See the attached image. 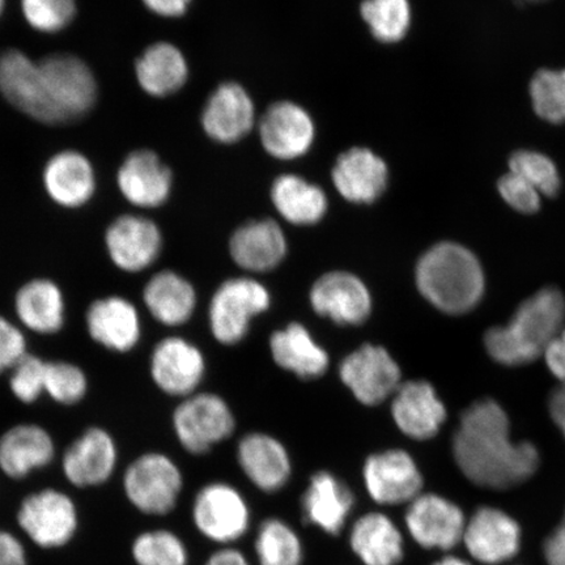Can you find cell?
<instances>
[{
    "instance_id": "1",
    "label": "cell",
    "mask_w": 565,
    "mask_h": 565,
    "mask_svg": "<svg viewBox=\"0 0 565 565\" xmlns=\"http://www.w3.org/2000/svg\"><path fill=\"white\" fill-rule=\"evenodd\" d=\"M510 418L497 401L487 398L466 408L454 436V457L470 482L508 490L526 482L540 466L532 443H513Z\"/></svg>"
},
{
    "instance_id": "2",
    "label": "cell",
    "mask_w": 565,
    "mask_h": 565,
    "mask_svg": "<svg viewBox=\"0 0 565 565\" xmlns=\"http://www.w3.org/2000/svg\"><path fill=\"white\" fill-rule=\"evenodd\" d=\"M565 321V299L559 289L546 287L521 303L505 327L484 334L487 352L507 366L533 363L561 333Z\"/></svg>"
},
{
    "instance_id": "3",
    "label": "cell",
    "mask_w": 565,
    "mask_h": 565,
    "mask_svg": "<svg viewBox=\"0 0 565 565\" xmlns=\"http://www.w3.org/2000/svg\"><path fill=\"white\" fill-rule=\"evenodd\" d=\"M415 282L424 299L451 316L475 309L486 288L476 254L456 243L436 244L424 253L415 268Z\"/></svg>"
},
{
    "instance_id": "4",
    "label": "cell",
    "mask_w": 565,
    "mask_h": 565,
    "mask_svg": "<svg viewBox=\"0 0 565 565\" xmlns=\"http://www.w3.org/2000/svg\"><path fill=\"white\" fill-rule=\"evenodd\" d=\"M188 518L194 533L212 547L239 546L256 525L249 499L227 480H211L201 486L190 503Z\"/></svg>"
},
{
    "instance_id": "5",
    "label": "cell",
    "mask_w": 565,
    "mask_h": 565,
    "mask_svg": "<svg viewBox=\"0 0 565 565\" xmlns=\"http://www.w3.org/2000/svg\"><path fill=\"white\" fill-rule=\"evenodd\" d=\"M122 491L127 503L143 518L168 519L180 507L185 477L173 458L147 451L127 466Z\"/></svg>"
},
{
    "instance_id": "6",
    "label": "cell",
    "mask_w": 565,
    "mask_h": 565,
    "mask_svg": "<svg viewBox=\"0 0 565 565\" xmlns=\"http://www.w3.org/2000/svg\"><path fill=\"white\" fill-rule=\"evenodd\" d=\"M20 533L42 551L65 548L81 529V512L76 501L65 491L46 487L20 501L15 513Z\"/></svg>"
},
{
    "instance_id": "7",
    "label": "cell",
    "mask_w": 565,
    "mask_h": 565,
    "mask_svg": "<svg viewBox=\"0 0 565 565\" xmlns=\"http://www.w3.org/2000/svg\"><path fill=\"white\" fill-rule=\"evenodd\" d=\"M298 508L302 529L312 530L324 540L341 542L358 513V497L348 480L334 471L320 469L309 476Z\"/></svg>"
},
{
    "instance_id": "8",
    "label": "cell",
    "mask_w": 565,
    "mask_h": 565,
    "mask_svg": "<svg viewBox=\"0 0 565 565\" xmlns=\"http://www.w3.org/2000/svg\"><path fill=\"white\" fill-rule=\"evenodd\" d=\"M42 89L55 125H66L87 116L97 100L94 73L79 56L56 53L39 62Z\"/></svg>"
},
{
    "instance_id": "9",
    "label": "cell",
    "mask_w": 565,
    "mask_h": 565,
    "mask_svg": "<svg viewBox=\"0 0 565 565\" xmlns=\"http://www.w3.org/2000/svg\"><path fill=\"white\" fill-rule=\"evenodd\" d=\"M271 306L268 289L256 279L239 277L225 280L210 303V328L218 343L233 345L249 333L254 317Z\"/></svg>"
},
{
    "instance_id": "10",
    "label": "cell",
    "mask_w": 565,
    "mask_h": 565,
    "mask_svg": "<svg viewBox=\"0 0 565 565\" xmlns=\"http://www.w3.org/2000/svg\"><path fill=\"white\" fill-rule=\"evenodd\" d=\"M232 409L216 394H192L174 409L177 440L189 455L204 456L235 433Z\"/></svg>"
},
{
    "instance_id": "11",
    "label": "cell",
    "mask_w": 565,
    "mask_h": 565,
    "mask_svg": "<svg viewBox=\"0 0 565 565\" xmlns=\"http://www.w3.org/2000/svg\"><path fill=\"white\" fill-rule=\"evenodd\" d=\"M362 483L371 503L386 510L412 503L423 492L424 479L406 450L386 449L364 459Z\"/></svg>"
},
{
    "instance_id": "12",
    "label": "cell",
    "mask_w": 565,
    "mask_h": 565,
    "mask_svg": "<svg viewBox=\"0 0 565 565\" xmlns=\"http://www.w3.org/2000/svg\"><path fill=\"white\" fill-rule=\"evenodd\" d=\"M342 542L355 565H401L405 561V534L380 508L356 513Z\"/></svg>"
},
{
    "instance_id": "13",
    "label": "cell",
    "mask_w": 565,
    "mask_h": 565,
    "mask_svg": "<svg viewBox=\"0 0 565 565\" xmlns=\"http://www.w3.org/2000/svg\"><path fill=\"white\" fill-rule=\"evenodd\" d=\"M339 377L360 404L376 406L395 394L401 386V369L381 345L365 343L350 353L339 365Z\"/></svg>"
},
{
    "instance_id": "14",
    "label": "cell",
    "mask_w": 565,
    "mask_h": 565,
    "mask_svg": "<svg viewBox=\"0 0 565 565\" xmlns=\"http://www.w3.org/2000/svg\"><path fill=\"white\" fill-rule=\"evenodd\" d=\"M404 524L409 539L424 550L449 551L463 539L461 508L436 493H420L406 505Z\"/></svg>"
},
{
    "instance_id": "15",
    "label": "cell",
    "mask_w": 565,
    "mask_h": 565,
    "mask_svg": "<svg viewBox=\"0 0 565 565\" xmlns=\"http://www.w3.org/2000/svg\"><path fill=\"white\" fill-rule=\"evenodd\" d=\"M236 461L247 482L266 497H277L291 483L292 457L277 437L263 433L244 436L237 445Z\"/></svg>"
},
{
    "instance_id": "16",
    "label": "cell",
    "mask_w": 565,
    "mask_h": 565,
    "mask_svg": "<svg viewBox=\"0 0 565 565\" xmlns=\"http://www.w3.org/2000/svg\"><path fill=\"white\" fill-rule=\"evenodd\" d=\"M309 301L318 316L343 327L363 324L373 308L369 286L350 271L323 274L310 288Z\"/></svg>"
},
{
    "instance_id": "17",
    "label": "cell",
    "mask_w": 565,
    "mask_h": 565,
    "mask_svg": "<svg viewBox=\"0 0 565 565\" xmlns=\"http://www.w3.org/2000/svg\"><path fill=\"white\" fill-rule=\"evenodd\" d=\"M260 143L270 157L278 160L302 158L312 148L316 125L312 116L294 102L274 103L258 124Z\"/></svg>"
},
{
    "instance_id": "18",
    "label": "cell",
    "mask_w": 565,
    "mask_h": 565,
    "mask_svg": "<svg viewBox=\"0 0 565 565\" xmlns=\"http://www.w3.org/2000/svg\"><path fill=\"white\" fill-rule=\"evenodd\" d=\"M115 439L103 428H89L66 449L62 471L76 489L87 490L108 483L117 470Z\"/></svg>"
},
{
    "instance_id": "19",
    "label": "cell",
    "mask_w": 565,
    "mask_h": 565,
    "mask_svg": "<svg viewBox=\"0 0 565 565\" xmlns=\"http://www.w3.org/2000/svg\"><path fill=\"white\" fill-rule=\"evenodd\" d=\"M105 245L119 270L140 273L159 258L162 235L151 218L122 215L106 230Z\"/></svg>"
},
{
    "instance_id": "20",
    "label": "cell",
    "mask_w": 565,
    "mask_h": 565,
    "mask_svg": "<svg viewBox=\"0 0 565 565\" xmlns=\"http://www.w3.org/2000/svg\"><path fill=\"white\" fill-rule=\"evenodd\" d=\"M462 541L476 561L497 565L519 554L521 527L510 514L497 508L483 507L466 522Z\"/></svg>"
},
{
    "instance_id": "21",
    "label": "cell",
    "mask_w": 565,
    "mask_h": 565,
    "mask_svg": "<svg viewBox=\"0 0 565 565\" xmlns=\"http://www.w3.org/2000/svg\"><path fill=\"white\" fill-rule=\"evenodd\" d=\"M206 362L203 353L185 339H162L151 356V376L160 391L174 397H189L202 383Z\"/></svg>"
},
{
    "instance_id": "22",
    "label": "cell",
    "mask_w": 565,
    "mask_h": 565,
    "mask_svg": "<svg viewBox=\"0 0 565 565\" xmlns=\"http://www.w3.org/2000/svg\"><path fill=\"white\" fill-rule=\"evenodd\" d=\"M201 122L217 143H236L256 125V106L242 84L223 83L210 95Z\"/></svg>"
},
{
    "instance_id": "23",
    "label": "cell",
    "mask_w": 565,
    "mask_h": 565,
    "mask_svg": "<svg viewBox=\"0 0 565 565\" xmlns=\"http://www.w3.org/2000/svg\"><path fill=\"white\" fill-rule=\"evenodd\" d=\"M0 92L11 105L41 124L55 125L46 102L39 62L25 53L7 51L0 54Z\"/></svg>"
},
{
    "instance_id": "24",
    "label": "cell",
    "mask_w": 565,
    "mask_h": 565,
    "mask_svg": "<svg viewBox=\"0 0 565 565\" xmlns=\"http://www.w3.org/2000/svg\"><path fill=\"white\" fill-rule=\"evenodd\" d=\"M331 181L345 201L371 204L385 193L388 168L384 159L366 147H352L339 154Z\"/></svg>"
},
{
    "instance_id": "25",
    "label": "cell",
    "mask_w": 565,
    "mask_h": 565,
    "mask_svg": "<svg viewBox=\"0 0 565 565\" xmlns=\"http://www.w3.org/2000/svg\"><path fill=\"white\" fill-rule=\"evenodd\" d=\"M119 192L132 206L157 209L168 201L172 192L173 174L150 150L134 151L117 173Z\"/></svg>"
},
{
    "instance_id": "26",
    "label": "cell",
    "mask_w": 565,
    "mask_h": 565,
    "mask_svg": "<svg viewBox=\"0 0 565 565\" xmlns=\"http://www.w3.org/2000/svg\"><path fill=\"white\" fill-rule=\"evenodd\" d=\"M392 416L402 434L424 441L439 434L447 408L427 381H407L393 395Z\"/></svg>"
},
{
    "instance_id": "27",
    "label": "cell",
    "mask_w": 565,
    "mask_h": 565,
    "mask_svg": "<svg viewBox=\"0 0 565 565\" xmlns=\"http://www.w3.org/2000/svg\"><path fill=\"white\" fill-rule=\"evenodd\" d=\"M250 542L254 565H308L306 534L286 515L270 513L258 519Z\"/></svg>"
},
{
    "instance_id": "28",
    "label": "cell",
    "mask_w": 565,
    "mask_h": 565,
    "mask_svg": "<svg viewBox=\"0 0 565 565\" xmlns=\"http://www.w3.org/2000/svg\"><path fill=\"white\" fill-rule=\"evenodd\" d=\"M287 250L285 232L273 218L247 222L230 239L232 259L249 273L274 270L285 260Z\"/></svg>"
},
{
    "instance_id": "29",
    "label": "cell",
    "mask_w": 565,
    "mask_h": 565,
    "mask_svg": "<svg viewBox=\"0 0 565 565\" xmlns=\"http://www.w3.org/2000/svg\"><path fill=\"white\" fill-rule=\"evenodd\" d=\"M55 444L38 424H19L0 437V470L7 478L23 480L54 461Z\"/></svg>"
},
{
    "instance_id": "30",
    "label": "cell",
    "mask_w": 565,
    "mask_h": 565,
    "mask_svg": "<svg viewBox=\"0 0 565 565\" xmlns=\"http://www.w3.org/2000/svg\"><path fill=\"white\" fill-rule=\"evenodd\" d=\"M86 322L89 337L111 351L129 352L141 335L138 309L121 296H108L92 302Z\"/></svg>"
},
{
    "instance_id": "31",
    "label": "cell",
    "mask_w": 565,
    "mask_h": 565,
    "mask_svg": "<svg viewBox=\"0 0 565 565\" xmlns=\"http://www.w3.org/2000/svg\"><path fill=\"white\" fill-rule=\"evenodd\" d=\"M44 185L49 196L60 206L82 207L95 194L94 167L81 152L62 151L47 161L44 169Z\"/></svg>"
},
{
    "instance_id": "32",
    "label": "cell",
    "mask_w": 565,
    "mask_h": 565,
    "mask_svg": "<svg viewBox=\"0 0 565 565\" xmlns=\"http://www.w3.org/2000/svg\"><path fill=\"white\" fill-rule=\"evenodd\" d=\"M274 362L302 380H315L328 372L330 358L302 323L292 322L270 337Z\"/></svg>"
},
{
    "instance_id": "33",
    "label": "cell",
    "mask_w": 565,
    "mask_h": 565,
    "mask_svg": "<svg viewBox=\"0 0 565 565\" xmlns=\"http://www.w3.org/2000/svg\"><path fill=\"white\" fill-rule=\"evenodd\" d=\"M136 74L147 95L167 97L185 86L189 66L179 47L171 42H157L137 60Z\"/></svg>"
},
{
    "instance_id": "34",
    "label": "cell",
    "mask_w": 565,
    "mask_h": 565,
    "mask_svg": "<svg viewBox=\"0 0 565 565\" xmlns=\"http://www.w3.org/2000/svg\"><path fill=\"white\" fill-rule=\"evenodd\" d=\"M143 300L154 320L166 327H181L194 315L196 292L180 274L164 270L148 280Z\"/></svg>"
},
{
    "instance_id": "35",
    "label": "cell",
    "mask_w": 565,
    "mask_h": 565,
    "mask_svg": "<svg viewBox=\"0 0 565 565\" xmlns=\"http://www.w3.org/2000/svg\"><path fill=\"white\" fill-rule=\"evenodd\" d=\"M271 202L286 222L300 227L320 223L329 209L327 193L296 174H281L274 181Z\"/></svg>"
},
{
    "instance_id": "36",
    "label": "cell",
    "mask_w": 565,
    "mask_h": 565,
    "mask_svg": "<svg viewBox=\"0 0 565 565\" xmlns=\"http://www.w3.org/2000/svg\"><path fill=\"white\" fill-rule=\"evenodd\" d=\"M15 310L26 329L38 334H55L65 324V299L53 280L33 279L17 294Z\"/></svg>"
},
{
    "instance_id": "37",
    "label": "cell",
    "mask_w": 565,
    "mask_h": 565,
    "mask_svg": "<svg viewBox=\"0 0 565 565\" xmlns=\"http://www.w3.org/2000/svg\"><path fill=\"white\" fill-rule=\"evenodd\" d=\"M134 565H193V553L185 536L169 526L140 530L130 542Z\"/></svg>"
},
{
    "instance_id": "38",
    "label": "cell",
    "mask_w": 565,
    "mask_h": 565,
    "mask_svg": "<svg viewBox=\"0 0 565 565\" xmlns=\"http://www.w3.org/2000/svg\"><path fill=\"white\" fill-rule=\"evenodd\" d=\"M360 15L373 38L383 44H395L406 38L412 25V6L408 0H364Z\"/></svg>"
},
{
    "instance_id": "39",
    "label": "cell",
    "mask_w": 565,
    "mask_h": 565,
    "mask_svg": "<svg viewBox=\"0 0 565 565\" xmlns=\"http://www.w3.org/2000/svg\"><path fill=\"white\" fill-rule=\"evenodd\" d=\"M533 108L550 124L565 121V70H541L530 83Z\"/></svg>"
},
{
    "instance_id": "40",
    "label": "cell",
    "mask_w": 565,
    "mask_h": 565,
    "mask_svg": "<svg viewBox=\"0 0 565 565\" xmlns=\"http://www.w3.org/2000/svg\"><path fill=\"white\" fill-rule=\"evenodd\" d=\"M510 168L512 173L526 180L541 195L555 196L559 193V172L555 162L546 154L527 150L514 152L510 159Z\"/></svg>"
},
{
    "instance_id": "41",
    "label": "cell",
    "mask_w": 565,
    "mask_h": 565,
    "mask_svg": "<svg viewBox=\"0 0 565 565\" xmlns=\"http://www.w3.org/2000/svg\"><path fill=\"white\" fill-rule=\"evenodd\" d=\"M26 23L41 33H58L76 15V0H21Z\"/></svg>"
},
{
    "instance_id": "42",
    "label": "cell",
    "mask_w": 565,
    "mask_h": 565,
    "mask_svg": "<svg viewBox=\"0 0 565 565\" xmlns=\"http://www.w3.org/2000/svg\"><path fill=\"white\" fill-rule=\"evenodd\" d=\"M88 381L79 366L67 362H46L45 392L62 405H75L86 397Z\"/></svg>"
},
{
    "instance_id": "43",
    "label": "cell",
    "mask_w": 565,
    "mask_h": 565,
    "mask_svg": "<svg viewBox=\"0 0 565 565\" xmlns=\"http://www.w3.org/2000/svg\"><path fill=\"white\" fill-rule=\"evenodd\" d=\"M11 371V392L23 404H33L45 392L44 360L26 353Z\"/></svg>"
},
{
    "instance_id": "44",
    "label": "cell",
    "mask_w": 565,
    "mask_h": 565,
    "mask_svg": "<svg viewBox=\"0 0 565 565\" xmlns=\"http://www.w3.org/2000/svg\"><path fill=\"white\" fill-rule=\"evenodd\" d=\"M501 198L521 214H534L541 209V194L533 185L519 174L508 173L499 180Z\"/></svg>"
},
{
    "instance_id": "45",
    "label": "cell",
    "mask_w": 565,
    "mask_h": 565,
    "mask_svg": "<svg viewBox=\"0 0 565 565\" xmlns=\"http://www.w3.org/2000/svg\"><path fill=\"white\" fill-rule=\"evenodd\" d=\"M26 353L24 334L0 316V373L12 370Z\"/></svg>"
},
{
    "instance_id": "46",
    "label": "cell",
    "mask_w": 565,
    "mask_h": 565,
    "mask_svg": "<svg viewBox=\"0 0 565 565\" xmlns=\"http://www.w3.org/2000/svg\"><path fill=\"white\" fill-rule=\"evenodd\" d=\"M0 565H31L25 541L4 527H0Z\"/></svg>"
},
{
    "instance_id": "47",
    "label": "cell",
    "mask_w": 565,
    "mask_h": 565,
    "mask_svg": "<svg viewBox=\"0 0 565 565\" xmlns=\"http://www.w3.org/2000/svg\"><path fill=\"white\" fill-rule=\"evenodd\" d=\"M200 565H254V562L242 546H222L212 547Z\"/></svg>"
},
{
    "instance_id": "48",
    "label": "cell",
    "mask_w": 565,
    "mask_h": 565,
    "mask_svg": "<svg viewBox=\"0 0 565 565\" xmlns=\"http://www.w3.org/2000/svg\"><path fill=\"white\" fill-rule=\"evenodd\" d=\"M546 364L551 373L565 384V328L554 338V341L548 344L545 353Z\"/></svg>"
},
{
    "instance_id": "49",
    "label": "cell",
    "mask_w": 565,
    "mask_h": 565,
    "mask_svg": "<svg viewBox=\"0 0 565 565\" xmlns=\"http://www.w3.org/2000/svg\"><path fill=\"white\" fill-rule=\"evenodd\" d=\"M545 557L548 565H565V515L562 524L546 540Z\"/></svg>"
},
{
    "instance_id": "50",
    "label": "cell",
    "mask_w": 565,
    "mask_h": 565,
    "mask_svg": "<svg viewBox=\"0 0 565 565\" xmlns=\"http://www.w3.org/2000/svg\"><path fill=\"white\" fill-rule=\"evenodd\" d=\"M148 10L162 18L185 15L192 0H143Z\"/></svg>"
},
{
    "instance_id": "51",
    "label": "cell",
    "mask_w": 565,
    "mask_h": 565,
    "mask_svg": "<svg viewBox=\"0 0 565 565\" xmlns=\"http://www.w3.org/2000/svg\"><path fill=\"white\" fill-rule=\"evenodd\" d=\"M548 412L551 418H553L556 427L561 429V433L565 439V384L556 387L550 395L548 399Z\"/></svg>"
},
{
    "instance_id": "52",
    "label": "cell",
    "mask_w": 565,
    "mask_h": 565,
    "mask_svg": "<svg viewBox=\"0 0 565 565\" xmlns=\"http://www.w3.org/2000/svg\"><path fill=\"white\" fill-rule=\"evenodd\" d=\"M433 565H471V564L468 562H465L462 559H459V557L447 556V557H444V559L436 562Z\"/></svg>"
},
{
    "instance_id": "53",
    "label": "cell",
    "mask_w": 565,
    "mask_h": 565,
    "mask_svg": "<svg viewBox=\"0 0 565 565\" xmlns=\"http://www.w3.org/2000/svg\"><path fill=\"white\" fill-rule=\"evenodd\" d=\"M4 3H6V0H0V15H2V13H3Z\"/></svg>"
},
{
    "instance_id": "54",
    "label": "cell",
    "mask_w": 565,
    "mask_h": 565,
    "mask_svg": "<svg viewBox=\"0 0 565 565\" xmlns=\"http://www.w3.org/2000/svg\"><path fill=\"white\" fill-rule=\"evenodd\" d=\"M344 565H349V564H344ZM353 565H355V564H353Z\"/></svg>"
}]
</instances>
